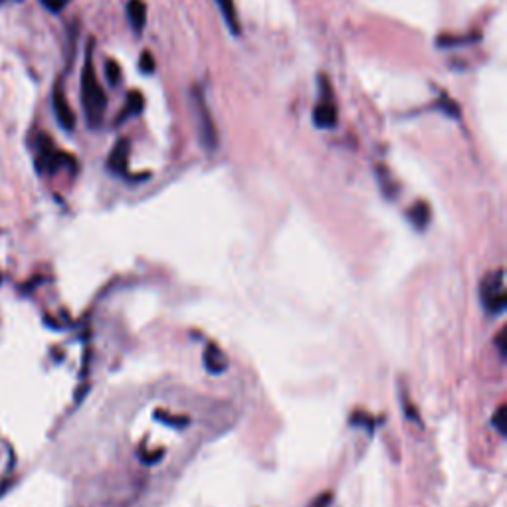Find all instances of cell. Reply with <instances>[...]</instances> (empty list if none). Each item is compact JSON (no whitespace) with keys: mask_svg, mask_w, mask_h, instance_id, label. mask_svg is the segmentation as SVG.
<instances>
[{"mask_svg":"<svg viewBox=\"0 0 507 507\" xmlns=\"http://www.w3.org/2000/svg\"><path fill=\"white\" fill-rule=\"evenodd\" d=\"M82 103H84V112H86V119L91 129H98L103 115H105V107H107V98L105 91L99 84L96 68H93V58H91V44L86 54V63H84V72H82Z\"/></svg>","mask_w":507,"mask_h":507,"instance_id":"cell-1","label":"cell"},{"mask_svg":"<svg viewBox=\"0 0 507 507\" xmlns=\"http://www.w3.org/2000/svg\"><path fill=\"white\" fill-rule=\"evenodd\" d=\"M480 299H482L483 310L490 315H499L504 313L507 305V292H506V273L504 270H495L487 273L480 284Z\"/></svg>","mask_w":507,"mask_h":507,"instance_id":"cell-2","label":"cell"},{"mask_svg":"<svg viewBox=\"0 0 507 507\" xmlns=\"http://www.w3.org/2000/svg\"><path fill=\"white\" fill-rule=\"evenodd\" d=\"M190 101H192V109L197 112V123H198V137H200V143L202 147L209 149V151H214L216 145H218V133H216V125H214V119H212L211 109H209V103L204 99V93L200 87H192V96H190Z\"/></svg>","mask_w":507,"mask_h":507,"instance_id":"cell-3","label":"cell"},{"mask_svg":"<svg viewBox=\"0 0 507 507\" xmlns=\"http://www.w3.org/2000/svg\"><path fill=\"white\" fill-rule=\"evenodd\" d=\"M38 171L42 173H54L58 169H62L66 165H74V159L70 155H66L62 151L54 149L52 139L48 135H40L38 139Z\"/></svg>","mask_w":507,"mask_h":507,"instance_id":"cell-4","label":"cell"},{"mask_svg":"<svg viewBox=\"0 0 507 507\" xmlns=\"http://www.w3.org/2000/svg\"><path fill=\"white\" fill-rule=\"evenodd\" d=\"M52 105H54V113H56L58 123L62 125L66 131H72L75 127V115L72 112V107H70V103H68L66 91H63L60 82L54 86V91H52Z\"/></svg>","mask_w":507,"mask_h":507,"instance_id":"cell-5","label":"cell"},{"mask_svg":"<svg viewBox=\"0 0 507 507\" xmlns=\"http://www.w3.org/2000/svg\"><path fill=\"white\" fill-rule=\"evenodd\" d=\"M204 367L212 372V374H220L226 371L228 367V359L224 355V351L216 343H209L204 349Z\"/></svg>","mask_w":507,"mask_h":507,"instance_id":"cell-6","label":"cell"},{"mask_svg":"<svg viewBox=\"0 0 507 507\" xmlns=\"http://www.w3.org/2000/svg\"><path fill=\"white\" fill-rule=\"evenodd\" d=\"M313 123L321 129H331L337 125V109L331 103V99H323L319 105L313 109Z\"/></svg>","mask_w":507,"mask_h":507,"instance_id":"cell-7","label":"cell"},{"mask_svg":"<svg viewBox=\"0 0 507 507\" xmlns=\"http://www.w3.org/2000/svg\"><path fill=\"white\" fill-rule=\"evenodd\" d=\"M127 18H129V24L135 32H141L145 24H147V6L143 0H129L127 4Z\"/></svg>","mask_w":507,"mask_h":507,"instance_id":"cell-8","label":"cell"},{"mask_svg":"<svg viewBox=\"0 0 507 507\" xmlns=\"http://www.w3.org/2000/svg\"><path fill=\"white\" fill-rule=\"evenodd\" d=\"M127 157H129V141L121 139L109 155V169L115 173H127Z\"/></svg>","mask_w":507,"mask_h":507,"instance_id":"cell-9","label":"cell"},{"mask_svg":"<svg viewBox=\"0 0 507 507\" xmlns=\"http://www.w3.org/2000/svg\"><path fill=\"white\" fill-rule=\"evenodd\" d=\"M216 4H218V10L222 13L224 22H226V26L230 28V32L238 36V34H240V22H238V14H236L234 2H232V0H216Z\"/></svg>","mask_w":507,"mask_h":507,"instance_id":"cell-10","label":"cell"},{"mask_svg":"<svg viewBox=\"0 0 507 507\" xmlns=\"http://www.w3.org/2000/svg\"><path fill=\"white\" fill-rule=\"evenodd\" d=\"M143 105H145L143 96H141L139 91H131V93H129V98H127V103H125L123 113L119 115V119H117V121H123L125 117H133V115H139V113L143 112Z\"/></svg>","mask_w":507,"mask_h":507,"instance_id":"cell-11","label":"cell"},{"mask_svg":"<svg viewBox=\"0 0 507 507\" xmlns=\"http://www.w3.org/2000/svg\"><path fill=\"white\" fill-rule=\"evenodd\" d=\"M428 206L424 204V202H418L412 211H410V220L416 224L418 228H424L426 222H428Z\"/></svg>","mask_w":507,"mask_h":507,"instance_id":"cell-12","label":"cell"},{"mask_svg":"<svg viewBox=\"0 0 507 507\" xmlns=\"http://www.w3.org/2000/svg\"><path fill=\"white\" fill-rule=\"evenodd\" d=\"M438 107L442 109V113H446V115H450V117H454V119H458L460 117V107L452 101V99L448 98V96H442L440 98V101H438Z\"/></svg>","mask_w":507,"mask_h":507,"instance_id":"cell-13","label":"cell"},{"mask_svg":"<svg viewBox=\"0 0 507 507\" xmlns=\"http://www.w3.org/2000/svg\"><path fill=\"white\" fill-rule=\"evenodd\" d=\"M105 77H107V82L112 86H117L121 82V68H119V63L113 62V60L105 63Z\"/></svg>","mask_w":507,"mask_h":507,"instance_id":"cell-14","label":"cell"},{"mask_svg":"<svg viewBox=\"0 0 507 507\" xmlns=\"http://www.w3.org/2000/svg\"><path fill=\"white\" fill-rule=\"evenodd\" d=\"M139 62H141V72H145V74H153L155 72V58H153L151 52H143Z\"/></svg>","mask_w":507,"mask_h":507,"instance_id":"cell-15","label":"cell"},{"mask_svg":"<svg viewBox=\"0 0 507 507\" xmlns=\"http://www.w3.org/2000/svg\"><path fill=\"white\" fill-rule=\"evenodd\" d=\"M492 422H494V426L497 428V432L501 434V436H506V426H504V422H506V407H499L497 409Z\"/></svg>","mask_w":507,"mask_h":507,"instance_id":"cell-16","label":"cell"},{"mask_svg":"<svg viewBox=\"0 0 507 507\" xmlns=\"http://www.w3.org/2000/svg\"><path fill=\"white\" fill-rule=\"evenodd\" d=\"M48 10H52V13H60L62 10L63 6L68 4V0H40Z\"/></svg>","mask_w":507,"mask_h":507,"instance_id":"cell-17","label":"cell"},{"mask_svg":"<svg viewBox=\"0 0 507 507\" xmlns=\"http://www.w3.org/2000/svg\"><path fill=\"white\" fill-rule=\"evenodd\" d=\"M329 506H331V494L319 495V497H315L313 504H311V507H329Z\"/></svg>","mask_w":507,"mask_h":507,"instance_id":"cell-18","label":"cell"},{"mask_svg":"<svg viewBox=\"0 0 507 507\" xmlns=\"http://www.w3.org/2000/svg\"><path fill=\"white\" fill-rule=\"evenodd\" d=\"M497 347H499V355L501 359H506V331L497 335Z\"/></svg>","mask_w":507,"mask_h":507,"instance_id":"cell-19","label":"cell"},{"mask_svg":"<svg viewBox=\"0 0 507 507\" xmlns=\"http://www.w3.org/2000/svg\"><path fill=\"white\" fill-rule=\"evenodd\" d=\"M0 2H2V0H0Z\"/></svg>","mask_w":507,"mask_h":507,"instance_id":"cell-20","label":"cell"}]
</instances>
